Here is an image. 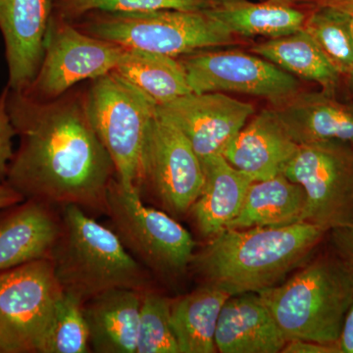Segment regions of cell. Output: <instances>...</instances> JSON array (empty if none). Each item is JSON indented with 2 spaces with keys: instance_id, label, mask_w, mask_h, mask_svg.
Here are the masks:
<instances>
[{
  "instance_id": "5b68a950",
  "label": "cell",
  "mask_w": 353,
  "mask_h": 353,
  "mask_svg": "<svg viewBox=\"0 0 353 353\" xmlns=\"http://www.w3.org/2000/svg\"><path fill=\"white\" fill-rule=\"evenodd\" d=\"M72 22L81 31L122 48L173 57L234 43V34L205 11H94Z\"/></svg>"
},
{
  "instance_id": "d6a6232c",
  "label": "cell",
  "mask_w": 353,
  "mask_h": 353,
  "mask_svg": "<svg viewBox=\"0 0 353 353\" xmlns=\"http://www.w3.org/2000/svg\"><path fill=\"white\" fill-rule=\"evenodd\" d=\"M338 347L340 353H353V303L343 323Z\"/></svg>"
},
{
  "instance_id": "d6986e66",
  "label": "cell",
  "mask_w": 353,
  "mask_h": 353,
  "mask_svg": "<svg viewBox=\"0 0 353 353\" xmlns=\"http://www.w3.org/2000/svg\"><path fill=\"white\" fill-rule=\"evenodd\" d=\"M203 185L190 209L201 236L212 238L240 214L246 194L254 181L234 168L222 154L201 159Z\"/></svg>"
},
{
  "instance_id": "d4e9b609",
  "label": "cell",
  "mask_w": 353,
  "mask_h": 353,
  "mask_svg": "<svg viewBox=\"0 0 353 353\" xmlns=\"http://www.w3.org/2000/svg\"><path fill=\"white\" fill-rule=\"evenodd\" d=\"M252 51L288 73L323 87H333L339 81L340 72L303 28L289 36L257 44Z\"/></svg>"
},
{
  "instance_id": "9a60e30c",
  "label": "cell",
  "mask_w": 353,
  "mask_h": 353,
  "mask_svg": "<svg viewBox=\"0 0 353 353\" xmlns=\"http://www.w3.org/2000/svg\"><path fill=\"white\" fill-rule=\"evenodd\" d=\"M61 229L57 208L25 199L0 210V272L48 259Z\"/></svg>"
},
{
  "instance_id": "4dcf8cb0",
  "label": "cell",
  "mask_w": 353,
  "mask_h": 353,
  "mask_svg": "<svg viewBox=\"0 0 353 353\" xmlns=\"http://www.w3.org/2000/svg\"><path fill=\"white\" fill-rule=\"evenodd\" d=\"M330 232L336 254L353 269V226L338 228Z\"/></svg>"
},
{
  "instance_id": "484cf974",
  "label": "cell",
  "mask_w": 353,
  "mask_h": 353,
  "mask_svg": "<svg viewBox=\"0 0 353 353\" xmlns=\"http://www.w3.org/2000/svg\"><path fill=\"white\" fill-rule=\"evenodd\" d=\"M352 12L340 7L318 6L303 26L340 74L353 70Z\"/></svg>"
},
{
  "instance_id": "3957f363",
  "label": "cell",
  "mask_w": 353,
  "mask_h": 353,
  "mask_svg": "<svg viewBox=\"0 0 353 353\" xmlns=\"http://www.w3.org/2000/svg\"><path fill=\"white\" fill-rule=\"evenodd\" d=\"M61 229L50 253L62 290L83 303L114 289H150L148 271L137 261L110 227L77 205L60 208Z\"/></svg>"
},
{
  "instance_id": "5bb4252c",
  "label": "cell",
  "mask_w": 353,
  "mask_h": 353,
  "mask_svg": "<svg viewBox=\"0 0 353 353\" xmlns=\"http://www.w3.org/2000/svg\"><path fill=\"white\" fill-rule=\"evenodd\" d=\"M52 14V0H0V32L11 90L24 92L34 82Z\"/></svg>"
},
{
  "instance_id": "44dd1931",
  "label": "cell",
  "mask_w": 353,
  "mask_h": 353,
  "mask_svg": "<svg viewBox=\"0 0 353 353\" xmlns=\"http://www.w3.org/2000/svg\"><path fill=\"white\" fill-rule=\"evenodd\" d=\"M305 208L303 187L281 174L250 185L240 214L227 229L290 226L304 222Z\"/></svg>"
},
{
  "instance_id": "ba28073f",
  "label": "cell",
  "mask_w": 353,
  "mask_h": 353,
  "mask_svg": "<svg viewBox=\"0 0 353 353\" xmlns=\"http://www.w3.org/2000/svg\"><path fill=\"white\" fill-rule=\"evenodd\" d=\"M62 294L48 259L0 272V353H43Z\"/></svg>"
},
{
  "instance_id": "d590c367",
  "label": "cell",
  "mask_w": 353,
  "mask_h": 353,
  "mask_svg": "<svg viewBox=\"0 0 353 353\" xmlns=\"http://www.w3.org/2000/svg\"><path fill=\"white\" fill-rule=\"evenodd\" d=\"M350 30H352V34L353 39V10L352 12V19H350Z\"/></svg>"
},
{
  "instance_id": "4316f807",
  "label": "cell",
  "mask_w": 353,
  "mask_h": 353,
  "mask_svg": "<svg viewBox=\"0 0 353 353\" xmlns=\"http://www.w3.org/2000/svg\"><path fill=\"white\" fill-rule=\"evenodd\" d=\"M83 301L64 292L58 299L43 353L92 352Z\"/></svg>"
},
{
  "instance_id": "30bf717a",
  "label": "cell",
  "mask_w": 353,
  "mask_h": 353,
  "mask_svg": "<svg viewBox=\"0 0 353 353\" xmlns=\"http://www.w3.org/2000/svg\"><path fill=\"white\" fill-rule=\"evenodd\" d=\"M126 48L81 31L72 21L53 11L43 61L25 94L51 101L66 94L77 83L94 80L114 71Z\"/></svg>"
},
{
  "instance_id": "8d00e7d4",
  "label": "cell",
  "mask_w": 353,
  "mask_h": 353,
  "mask_svg": "<svg viewBox=\"0 0 353 353\" xmlns=\"http://www.w3.org/2000/svg\"><path fill=\"white\" fill-rule=\"evenodd\" d=\"M350 75H352V78H353V70H352V73L350 74Z\"/></svg>"
},
{
  "instance_id": "836d02e7",
  "label": "cell",
  "mask_w": 353,
  "mask_h": 353,
  "mask_svg": "<svg viewBox=\"0 0 353 353\" xmlns=\"http://www.w3.org/2000/svg\"><path fill=\"white\" fill-rule=\"evenodd\" d=\"M268 1L289 4V6H292V4L313 3L318 6L340 7V8L353 10V0H268Z\"/></svg>"
},
{
  "instance_id": "8992f818",
  "label": "cell",
  "mask_w": 353,
  "mask_h": 353,
  "mask_svg": "<svg viewBox=\"0 0 353 353\" xmlns=\"http://www.w3.org/2000/svg\"><path fill=\"white\" fill-rule=\"evenodd\" d=\"M105 214L109 227L146 270L170 280L189 270L196 246L192 234L173 216L146 205L138 190H126L114 179Z\"/></svg>"
},
{
  "instance_id": "52a82bcc",
  "label": "cell",
  "mask_w": 353,
  "mask_h": 353,
  "mask_svg": "<svg viewBox=\"0 0 353 353\" xmlns=\"http://www.w3.org/2000/svg\"><path fill=\"white\" fill-rule=\"evenodd\" d=\"M87 105L92 126L112 159L116 180L125 189L137 190L157 104L112 71L92 80Z\"/></svg>"
},
{
  "instance_id": "7402d4cb",
  "label": "cell",
  "mask_w": 353,
  "mask_h": 353,
  "mask_svg": "<svg viewBox=\"0 0 353 353\" xmlns=\"http://www.w3.org/2000/svg\"><path fill=\"white\" fill-rule=\"evenodd\" d=\"M230 296L215 285L202 283L190 294L172 301L171 325L180 353H214L221 309Z\"/></svg>"
},
{
  "instance_id": "6da1fadb",
  "label": "cell",
  "mask_w": 353,
  "mask_h": 353,
  "mask_svg": "<svg viewBox=\"0 0 353 353\" xmlns=\"http://www.w3.org/2000/svg\"><path fill=\"white\" fill-rule=\"evenodd\" d=\"M7 108L19 145L6 183L25 199L105 214L115 167L88 115L87 88L51 101L9 88Z\"/></svg>"
},
{
  "instance_id": "ffe728a7",
  "label": "cell",
  "mask_w": 353,
  "mask_h": 353,
  "mask_svg": "<svg viewBox=\"0 0 353 353\" xmlns=\"http://www.w3.org/2000/svg\"><path fill=\"white\" fill-rule=\"evenodd\" d=\"M141 299L139 290L114 289L83 303L92 352H137Z\"/></svg>"
},
{
  "instance_id": "e0dca14e",
  "label": "cell",
  "mask_w": 353,
  "mask_h": 353,
  "mask_svg": "<svg viewBox=\"0 0 353 353\" xmlns=\"http://www.w3.org/2000/svg\"><path fill=\"white\" fill-rule=\"evenodd\" d=\"M297 148L273 109H267L238 132L223 157L257 182L283 174Z\"/></svg>"
},
{
  "instance_id": "9c48e42d",
  "label": "cell",
  "mask_w": 353,
  "mask_h": 353,
  "mask_svg": "<svg viewBox=\"0 0 353 353\" xmlns=\"http://www.w3.org/2000/svg\"><path fill=\"white\" fill-rule=\"evenodd\" d=\"M283 174L305 192L304 222L325 232L353 226V146L339 141L299 145Z\"/></svg>"
},
{
  "instance_id": "1f68e13d",
  "label": "cell",
  "mask_w": 353,
  "mask_h": 353,
  "mask_svg": "<svg viewBox=\"0 0 353 353\" xmlns=\"http://www.w3.org/2000/svg\"><path fill=\"white\" fill-rule=\"evenodd\" d=\"M283 353H340L338 345H327L307 340H290Z\"/></svg>"
},
{
  "instance_id": "277c9868",
  "label": "cell",
  "mask_w": 353,
  "mask_h": 353,
  "mask_svg": "<svg viewBox=\"0 0 353 353\" xmlns=\"http://www.w3.org/2000/svg\"><path fill=\"white\" fill-rule=\"evenodd\" d=\"M259 294L288 341L338 345L353 303V269L336 253L323 255Z\"/></svg>"
},
{
  "instance_id": "8fae6325",
  "label": "cell",
  "mask_w": 353,
  "mask_h": 353,
  "mask_svg": "<svg viewBox=\"0 0 353 353\" xmlns=\"http://www.w3.org/2000/svg\"><path fill=\"white\" fill-rule=\"evenodd\" d=\"M203 169L190 141L155 110L143 152V172L137 190L154 197L174 218L189 214L201 194Z\"/></svg>"
},
{
  "instance_id": "7c38bea8",
  "label": "cell",
  "mask_w": 353,
  "mask_h": 353,
  "mask_svg": "<svg viewBox=\"0 0 353 353\" xmlns=\"http://www.w3.org/2000/svg\"><path fill=\"white\" fill-rule=\"evenodd\" d=\"M192 92H236L281 103L299 92L292 74L240 51H196L179 59Z\"/></svg>"
},
{
  "instance_id": "f546056e",
  "label": "cell",
  "mask_w": 353,
  "mask_h": 353,
  "mask_svg": "<svg viewBox=\"0 0 353 353\" xmlns=\"http://www.w3.org/2000/svg\"><path fill=\"white\" fill-rule=\"evenodd\" d=\"M8 92L7 85L0 92V185L6 183L9 166L14 155L13 139L16 137L7 108Z\"/></svg>"
},
{
  "instance_id": "7a4b0ae2",
  "label": "cell",
  "mask_w": 353,
  "mask_h": 353,
  "mask_svg": "<svg viewBox=\"0 0 353 353\" xmlns=\"http://www.w3.org/2000/svg\"><path fill=\"white\" fill-rule=\"evenodd\" d=\"M307 222L290 226L226 229L194 252L190 268L202 283L230 296L260 292L307 259L326 234Z\"/></svg>"
},
{
  "instance_id": "ac0fdd59",
  "label": "cell",
  "mask_w": 353,
  "mask_h": 353,
  "mask_svg": "<svg viewBox=\"0 0 353 353\" xmlns=\"http://www.w3.org/2000/svg\"><path fill=\"white\" fill-rule=\"evenodd\" d=\"M273 111L299 145L339 141L353 146V105L320 92H297Z\"/></svg>"
},
{
  "instance_id": "f1b7e54d",
  "label": "cell",
  "mask_w": 353,
  "mask_h": 353,
  "mask_svg": "<svg viewBox=\"0 0 353 353\" xmlns=\"http://www.w3.org/2000/svg\"><path fill=\"white\" fill-rule=\"evenodd\" d=\"M171 303L150 288L143 290L136 353H180L171 325Z\"/></svg>"
},
{
  "instance_id": "4fadbf2b",
  "label": "cell",
  "mask_w": 353,
  "mask_h": 353,
  "mask_svg": "<svg viewBox=\"0 0 353 353\" xmlns=\"http://www.w3.org/2000/svg\"><path fill=\"white\" fill-rule=\"evenodd\" d=\"M157 111L183 132L201 160L223 155L254 108L223 92H190L157 105Z\"/></svg>"
},
{
  "instance_id": "74e56055",
  "label": "cell",
  "mask_w": 353,
  "mask_h": 353,
  "mask_svg": "<svg viewBox=\"0 0 353 353\" xmlns=\"http://www.w3.org/2000/svg\"><path fill=\"white\" fill-rule=\"evenodd\" d=\"M57 0H52L53 3H54V2H57Z\"/></svg>"
},
{
  "instance_id": "83f0119b",
  "label": "cell",
  "mask_w": 353,
  "mask_h": 353,
  "mask_svg": "<svg viewBox=\"0 0 353 353\" xmlns=\"http://www.w3.org/2000/svg\"><path fill=\"white\" fill-rule=\"evenodd\" d=\"M219 0H57L53 11L74 21L85 14L101 12H150L159 10L205 11Z\"/></svg>"
},
{
  "instance_id": "2e32d148",
  "label": "cell",
  "mask_w": 353,
  "mask_h": 353,
  "mask_svg": "<svg viewBox=\"0 0 353 353\" xmlns=\"http://www.w3.org/2000/svg\"><path fill=\"white\" fill-rule=\"evenodd\" d=\"M287 341L259 292L231 296L221 309L215 333L217 352L278 353Z\"/></svg>"
},
{
  "instance_id": "e575fe53",
  "label": "cell",
  "mask_w": 353,
  "mask_h": 353,
  "mask_svg": "<svg viewBox=\"0 0 353 353\" xmlns=\"http://www.w3.org/2000/svg\"><path fill=\"white\" fill-rule=\"evenodd\" d=\"M25 199L7 183L0 185V210L24 201Z\"/></svg>"
},
{
  "instance_id": "cb8c5ba5",
  "label": "cell",
  "mask_w": 353,
  "mask_h": 353,
  "mask_svg": "<svg viewBox=\"0 0 353 353\" xmlns=\"http://www.w3.org/2000/svg\"><path fill=\"white\" fill-rule=\"evenodd\" d=\"M114 72L157 105L192 92L180 60L161 53L126 48Z\"/></svg>"
},
{
  "instance_id": "603a6c76",
  "label": "cell",
  "mask_w": 353,
  "mask_h": 353,
  "mask_svg": "<svg viewBox=\"0 0 353 353\" xmlns=\"http://www.w3.org/2000/svg\"><path fill=\"white\" fill-rule=\"evenodd\" d=\"M233 34L263 36L271 39L289 36L303 29L305 14L289 4L267 1L252 3L248 0H219L205 10Z\"/></svg>"
}]
</instances>
